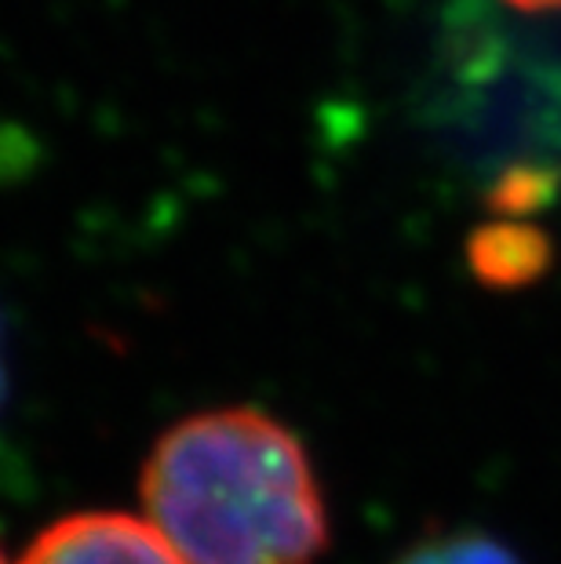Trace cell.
I'll return each mask as SVG.
<instances>
[{
	"label": "cell",
	"mask_w": 561,
	"mask_h": 564,
	"mask_svg": "<svg viewBox=\"0 0 561 564\" xmlns=\"http://www.w3.org/2000/svg\"><path fill=\"white\" fill-rule=\"evenodd\" d=\"M142 518L186 564H317L328 507L303 441L259 408H212L153 441Z\"/></svg>",
	"instance_id": "obj_1"
},
{
	"label": "cell",
	"mask_w": 561,
	"mask_h": 564,
	"mask_svg": "<svg viewBox=\"0 0 561 564\" xmlns=\"http://www.w3.org/2000/svg\"><path fill=\"white\" fill-rule=\"evenodd\" d=\"M15 564H186L147 518L121 510L69 513L44 528Z\"/></svg>",
	"instance_id": "obj_2"
},
{
	"label": "cell",
	"mask_w": 561,
	"mask_h": 564,
	"mask_svg": "<svg viewBox=\"0 0 561 564\" xmlns=\"http://www.w3.org/2000/svg\"><path fill=\"white\" fill-rule=\"evenodd\" d=\"M393 564H521V557L485 532H445L409 546Z\"/></svg>",
	"instance_id": "obj_3"
},
{
	"label": "cell",
	"mask_w": 561,
	"mask_h": 564,
	"mask_svg": "<svg viewBox=\"0 0 561 564\" xmlns=\"http://www.w3.org/2000/svg\"><path fill=\"white\" fill-rule=\"evenodd\" d=\"M547 259V248L529 230H493L474 245V267L488 281H525L532 278V262Z\"/></svg>",
	"instance_id": "obj_4"
},
{
	"label": "cell",
	"mask_w": 561,
	"mask_h": 564,
	"mask_svg": "<svg viewBox=\"0 0 561 564\" xmlns=\"http://www.w3.org/2000/svg\"><path fill=\"white\" fill-rule=\"evenodd\" d=\"M510 4L521 11H536V15H543V11H561V0H510Z\"/></svg>",
	"instance_id": "obj_5"
},
{
	"label": "cell",
	"mask_w": 561,
	"mask_h": 564,
	"mask_svg": "<svg viewBox=\"0 0 561 564\" xmlns=\"http://www.w3.org/2000/svg\"><path fill=\"white\" fill-rule=\"evenodd\" d=\"M0 393H4V368H0Z\"/></svg>",
	"instance_id": "obj_6"
},
{
	"label": "cell",
	"mask_w": 561,
	"mask_h": 564,
	"mask_svg": "<svg viewBox=\"0 0 561 564\" xmlns=\"http://www.w3.org/2000/svg\"><path fill=\"white\" fill-rule=\"evenodd\" d=\"M0 564H8V557H4V554H0Z\"/></svg>",
	"instance_id": "obj_7"
}]
</instances>
